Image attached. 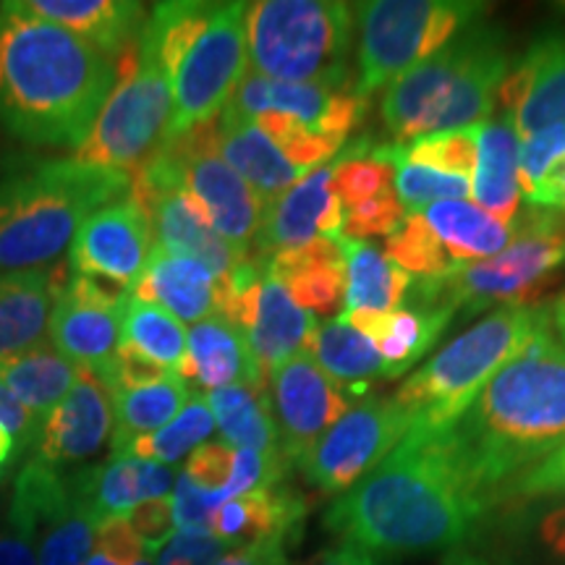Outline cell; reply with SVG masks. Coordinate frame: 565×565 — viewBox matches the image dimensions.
Segmentation results:
<instances>
[{"label": "cell", "instance_id": "obj_1", "mask_svg": "<svg viewBox=\"0 0 565 565\" xmlns=\"http://www.w3.org/2000/svg\"><path fill=\"white\" fill-rule=\"evenodd\" d=\"M487 511L448 433L412 429L370 477L338 494L322 524L341 542L380 555L456 553Z\"/></svg>", "mask_w": 565, "mask_h": 565}, {"label": "cell", "instance_id": "obj_2", "mask_svg": "<svg viewBox=\"0 0 565 565\" xmlns=\"http://www.w3.org/2000/svg\"><path fill=\"white\" fill-rule=\"evenodd\" d=\"M448 433L466 479L487 508L565 445V343L545 322L492 374Z\"/></svg>", "mask_w": 565, "mask_h": 565}, {"label": "cell", "instance_id": "obj_3", "mask_svg": "<svg viewBox=\"0 0 565 565\" xmlns=\"http://www.w3.org/2000/svg\"><path fill=\"white\" fill-rule=\"evenodd\" d=\"M116 84V58L66 26L0 3V124L34 147H79Z\"/></svg>", "mask_w": 565, "mask_h": 565}, {"label": "cell", "instance_id": "obj_4", "mask_svg": "<svg viewBox=\"0 0 565 565\" xmlns=\"http://www.w3.org/2000/svg\"><path fill=\"white\" fill-rule=\"evenodd\" d=\"M129 192V173L74 158L17 166L0 179V270L55 265L89 215Z\"/></svg>", "mask_w": 565, "mask_h": 565}, {"label": "cell", "instance_id": "obj_5", "mask_svg": "<svg viewBox=\"0 0 565 565\" xmlns=\"http://www.w3.org/2000/svg\"><path fill=\"white\" fill-rule=\"evenodd\" d=\"M503 32L475 24L433 58L387 84L380 113L395 145L463 129L492 116L508 76Z\"/></svg>", "mask_w": 565, "mask_h": 565}, {"label": "cell", "instance_id": "obj_6", "mask_svg": "<svg viewBox=\"0 0 565 565\" xmlns=\"http://www.w3.org/2000/svg\"><path fill=\"white\" fill-rule=\"evenodd\" d=\"M547 320L545 303L498 307L419 366L393 395L395 406L419 433L454 427L492 374L503 370Z\"/></svg>", "mask_w": 565, "mask_h": 565}, {"label": "cell", "instance_id": "obj_7", "mask_svg": "<svg viewBox=\"0 0 565 565\" xmlns=\"http://www.w3.org/2000/svg\"><path fill=\"white\" fill-rule=\"evenodd\" d=\"M356 6L335 0L246 3V47L254 74L291 84H349Z\"/></svg>", "mask_w": 565, "mask_h": 565}, {"label": "cell", "instance_id": "obj_8", "mask_svg": "<svg viewBox=\"0 0 565 565\" xmlns=\"http://www.w3.org/2000/svg\"><path fill=\"white\" fill-rule=\"evenodd\" d=\"M565 265V215L540 212L515 225V238L505 252L482 263L456 265L440 278H414L404 307H443L477 315L500 303H536L550 275Z\"/></svg>", "mask_w": 565, "mask_h": 565}, {"label": "cell", "instance_id": "obj_9", "mask_svg": "<svg viewBox=\"0 0 565 565\" xmlns=\"http://www.w3.org/2000/svg\"><path fill=\"white\" fill-rule=\"evenodd\" d=\"M487 13L469 0H370L356 6V92L370 97L433 58Z\"/></svg>", "mask_w": 565, "mask_h": 565}, {"label": "cell", "instance_id": "obj_10", "mask_svg": "<svg viewBox=\"0 0 565 565\" xmlns=\"http://www.w3.org/2000/svg\"><path fill=\"white\" fill-rule=\"evenodd\" d=\"M173 118V82L137 40L116 58V84L97 113L89 137L74 160L113 171L137 173L168 137Z\"/></svg>", "mask_w": 565, "mask_h": 565}, {"label": "cell", "instance_id": "obj_11", "mask_svg": "<svg viewBox=\"0 0 565 565\" xmlns=\"http://www.w3.org/2000/svg\"><path fill=\"white\" fill-rule=\"evenodd\" d=\"M246 3H215L207 26L175 66L173 118L168 137H179L221 118L249 74Z\"/></svg>", "mask_w": 565, "mask_h": 565}, {"label": "cell", "instance_id": "obj_12", "mask_svg": "<svg viewBox=\"0 0 565 565\" xmlns=\"http://www.w3.org/2000/svg\"><path fill=\"white\" fill-rule=\"evenodd\" d=\"M162 150L179 166L183 192L204 212L212 228L238 252L252 254L263 228L265 204L257 192L221 158L215 145V121L166 137Z\"/></svg>", "mask_w": 565, "mask_h": 565}, {"label": "cell", "instance_id": "obj_13", "mask_svg": "<svg viewBox=\"0 0 565 565\" xmlns=\"http://www.w3.org/2000/svg\"><path fill=\"white\" fill-rule=\"evenodd\" d=\"M408 433L412 419L393 398H370L349 408L301 458L299 469L320 492L343 494L370 477Z\"/></svg>", "mask_w": 565, "mask_h": 565}, {"label": "cell", "instance_id": "obj_14", "mask_svg": "<svg viewBox=\"0 0 565 565\" xmlns=\"http://www.w3.org/2000/svg\"><path fill=\"white\" fill-rule=\"evenodd\" d=\"M131 299L129 282L71 273L51 315L53 349L100 374L124 345V315Z\"/></svg>", "mask_w": 565, "mask_h": 565}, {"label": "cell", "instance_id": "obj_15", "mask_svg": "<svg viewBox=\"0 0 565 565\" xmlns=\"http://www.w3.org/2000/svg\"><path fill=\"white\" fill-rule=\"evenodd\" d=\"M267 398L278 427L280 454L291 466H299L351 408L345 387L338 385L309 351L296 353L267 374Z\"/></svg>", "mask_w": 565, "mask_h": 565}, {"label": "cell", "instance_id": "obj_16", "mask_svg": "<svg viewBox=\"0 0 565 565\" xmlns=\"http://www.w3.org/2000/svg\"><path fill=\"white\" fill-rule=\"evenodd\" d=\"M366 105H370V97L359 95L356 84L330 89L322 84L267 79V76L252 71L244 76L242 87L236 89L223 113L231 118H244V121H254L263 113H282V116H291L309 129L324 134V137L345 141L349 134L364 121Z\"/></svg>", "mask_w": 565, "mask_h": 565}, {"label": "cell", "instance_id": "obj_17", "mask_svg": "<svg viewBox=\"0 0 565 565\" xmlns=\"http://www.w3.org/2000/svg\"><path fill=\"white\" fill-rule=\"evenodd\" d=\"M152 228L129 196L89 215L68 249L71 273L137 286L152 254Z\"/></svg>", "mask_w": 565, "mask_h": 565}, {"label": "cell", "instance_id": "obj_18", "mask_svg": "<svg viewBox=\"0 0 565 565\" xmlns=\"http://www.w3.org/2000/svg\"><path fill=\"white\" fill-rule=\"evenodd\" d=\"M116 414H113L110 387L95 370L79 366L76 383L66 398L42 422V435L34 458L63 469L97 456L113 437Z\"/></svg>", "mask_w": 565, "mask_h": 565}, {"label": "cell", "instance_id": "obj_19", "mask_svg": "<svg viewBox=\"0 0 565 565\" xmlns=\"http://www.w3.org/2000/svg\"><path fill=\"white\" fill-rule=\"evenodd\" d=\"M498 100L519 137L565 124V32L540 34L508 68Z\"/></svg>", "mask_w": 565, "mask_h": 565}, {"label": "cell", "instance_id": "obj_20", "mask_svg": "<svg viewBox=\"0 0 565 565\" xmlns=\"http://www.w3.org/2000/svg\"><path fill=\"white\" fill-rule=\"evenodd\" d=\"M330 166L317 168L265 210L263 228L254 238L257 257L270 259L315 238H341L345 207L330 192Z\"/></svg>", "mask_w": 565, "mask_h": 565}, {"label": "cell", "instance_id": "obj_21", "mask_svg": "<svg viewBox=\"0 0 565 565\" xmlns=\"http://www.w3.org/2000/svg\"><path fill=\"white\" fill-rule=\"evenodd\" d=\"M66 270L58 265L42 270L0 273V364L38 349L51 333V315Z\"/></svg>", "mask_w": 565, "mask_h": 565}, {"label": "cell", "instance_id": "obj_22", "mask_svg": "<svg viewBox=\"0 0 565 565\" xmlns=\"http://www.w3.org/2000/svg\"><path fill=\"white\" fill-rule=\"evenodd\" d=\"M175 374L186 387L221 391L228 385H265L267 377L259 370L249 341L221 315L196 322L189 333L186 356Z\"/></svg>", "mask_w": 565, "mask_h": 565}, {"label": "cell", "instance_id": "obj_23", "mask_svg": "<svg viewBox=\"0 0 565 565\" xmlns=\"http://www.w3.org/2000/svg\"><path fill=\"white\" fill-rule=\"evenodd\" d=\"M74 492L97 521L110 515H124L145 500L168 498L175 487L173 471L166 463L145 461V458L118 456L103 466L71 471Z\"/></svg>", "mask_w": 565, "mask_h": 565}, {"label": "cell", "instance_id": "obj_24", "mask_svg": "<svg viewBox=\"0 0 565 565\" xmlns=\"http://www.w3.org/2000/svg\"><path fill=\"white\" fill-rule=\"evenodd\" d=\"M303 519H307V503L301 494L280 484L225 500L212 513L210 534L223 545L238 547L263 540H286L288 545H299Z\"/></svg>", "mask_w": 565, "mask_h": 565}, {"label": "cell", "instance_id": "obj_25", "mask_svg": "<svg viewBox=\"0 0 565 565\" xmlns=\"http://www.w3.org/2000/svg\"><path fill=\"white\" fill-rule=\"evenodd\" d=\"M454 309L401 307L393 312H343L341 320L370 338L387 364V380L412 370L454 322Z\"/></svg>", "mask_w": 565, "mask_h": 565}, {"label": "cell", "instance_id": "obj_26", "mask_svg": "<svg viewBox=\"0 0 565 565\" xmlns=\"http://www.w3.org/2000/svg\"><path fill=\"white\" fill-rule=\"evenodd\" d=\"M267 275L307 312L330 315L345 303V257L338 238H315L265 259Z\"/></svg>", "mask_w": 565, "mask_h": 565}, {"label": "cell", "instance_id": "obj_27", "mask_svg": "<svg viewBox=\"0 0 565 565\" xmlns=\"http://www.w3.org/2000/svg\"><path fill=\"white\" fill-rule=\"evenodd\" d=\"M134 299L160 301L179 322H202L217 315V278L200 259L154 246L134 286Z\"/></svg>", "mask_w": 565, "mask_h": 565}, {"label": "cell", "instance_id": "obj_28", "mask_svg": "<svg viewBox=\"0 0 565 565\" xmlns=\"http://www.w3.org/2000/svg\"><path fill=\"white\" fill-rule=\"evenodd\" d=\"M215 145L221 158L257 192L265 210L307 175L282 158V152L254 121L223 113L215 121Z\"/></svg>", "mask_w": 565, "mask_h": 565}, {"label": "cell", "instance_id": "obj_29", "mask_svg": "<svg viewBox=\"0 0 565 565\" xmlns=\"http://www.w3.org/2000/svg\"><path fill=\"white\" fill-rule=\"evenodd\" d=\"M519 147L521 137L515 131L513 116L503 113L500 118H487L479 129L477 171L471 175V196L477 207L500 223H515L521 207L519 181Z\"/></svg>", "mask_w": 565, "mask_h": 565}, {"label": "cell", "instance_id": "obj_30", "mask_svg": "<svg viewBox=\"0 0 565 565\" xmlns=\"http://www.w3.org/2000/svg\"><path fill=\"white\" fill-rule=\"evenodd\" d=\"M21 3L26 11L79 34L110 58H118L124 47L139 38L147 19L145 6L134 0H21Z\"/></svg>", "mask_w": 565, "mask_h": 565}, {"label": "cell", "instance_id": "obj_31", "mask_svg": "<svg viewBox=\"0 0 565 565\" xmlns=\"http://www.w3.org/2000/svg\"><path fill=\"white\" fill-rule=\"evenodd\" d=\"M317 328H320L317 317L301 309L278 280L265 275L257 315L252 328L246 330V341L265 377L286 359L309 351Z\"/></svg>", "mask_w": 565, "mask_h": 565}, {"label": "cell", "instance_id": "obj_32", "mask_svg": "<svg viewBox=\"0 0 565 565\" xmlns=\"http://www.w3.org/2000/svg\"><path fill=\"white\" fill-rule=\"evenodd\" d=\"M429 228L445 244L456 265L482 263L505 252L515 238V223H500L477 204L456 200L437 202L422 212Z\"/></svg>", "mask_w": 565, "mask_h": 565}, {"label": "cell", "instance_id": "obj_33", "mask_svg": "<svg viewBox=\"0 0 565 565\" xmlns=\"http://www.w3.org/2000/svg\"><path fill=\"white\" fill-rule=\"evenodd\" d=\"M345 257V312H393L406 301L412 275L370 242L338 238Z\"/></svg>", "mask_w": 565, "mask_h": 565}, {"label": "cell", "instance_id": "obj_34", "mask_svg": "<svg viewBox=\"0 0 565 565\" xmlns=\"http://www.w3.org/2000/svg\"><path fill=\"white\" fill-rule=\"evenodd\" d=\"M207 406L223 440L236 450L280 454L278 427H275L265 385L221 387L207 395Z\"/></svg>", "mask_w": 565, "mask_h": 565}, {"label": "cell", "instance_id": "obj_35", "mask_svg": "<svg viewBox=\"0 0 565 565\" xmlns=\"http://www.w3.org/2000/svg\"><path fill=\"white\" fill-rule=\"evenodd\" d=\"M113 395V414H116V427L110 437V458L126 456L134 440L158 433L168 427L181 408L189 404V387L179 374H171L162 383H154L141 391H116Z\"/></svg>", "mask_w": 565, "mask_h": 565}, {"label": "cell", "instance_id": "obj_36", "mask_svg": "<svg viewBox=\"0 0 565 565\" xmlns=\"http://www.w3.org/2000/svg\"><path fill=\"white\" fill-rule=\"evenodd\" d=\"M76 374L79 366L47 343L0 364V383L42 422L66 398L76 383Z\"/></svg>", "mask_w": 565, "mask_h": 565}, {"label": "cell", "instance_id": "obj_37", "mask_svg": "<svg viewBox=\"0 0 565 565\" xmlns=\"http://www.w3.org/2000/svg\"><path fill=\"white\" fill-rule=\"evenodd\" d=\"M309 353L343 387H353L366 380H387V364L374 343L345 324L341 317L315 330Z\"/></svg>", "mask_w": 565, "mask_h": 565}, {"label": "cell", "instance_id": "obj_38", "mask_svg": "<svg viewBox=\"0 0 565 565\" xmlns=\"http://www.w3.org/2000/svg\"><path fill=\"white\" fill-rule=\"evenodd\" d=\"M97 524L100 521L84 505V500L71 484V498L66 503L42 515L34 526L38 565H87L92 547H95Z\"/></svg>", "mask_w": 565, "mask_h": 565}, {"label": "cell", "instance_id": "obj_39", "mask_svg": "<svg viewBox=\"0 0 565 565\" xmlns=\"http://www.w3.org/2000/svg\"><path fill=\"white\" fill-rule=\"evenodd\" d=\"M124 343L145 351L175 374L186 356L189 335L183 324L160 303L131 299L124 315Z\"/></svg>", "mask_w": 565, "mask_h": 565}, {"label": "cell", "instance_id": "obj_40", "mask_svg": "<svg viewBox=\"0 0 565 565\" xmlns=\"http://www.w3.org/2000/svg\"><path fill=\"white\" fill-rule=\"evenodd\" d=\"M212 433H215V416L210 412L207 398L204 395H192L189 404L181 408V414L168 427L134 440L126 456L168 466L181 461L186 454L192 456Z\"/></svg>", "mask_w": 565, "mask_h": 565}, {"label": "cell", "instance_id": "obj_41", "mask_svg": "<svg viewBox=\"0 0 565 565\" xmlns=\"http://www.w3.org/2000/svg\"><path fill=\"white\" fill-rule=\"evenodd\" d=\"M484 124V121H482ZM482 124L463 126V129L429 134L412 145H393L395 158L412 166L433 168V171L471 179L479 158V129Z\"/></svg>", "mask_w": 565, "mask_h": 565}, {"label": "cell", "instance_id": "obj_42", "mask_svg": "<svg viewBox=\"0 0 565 565\" xmlns=\"http://www.w3.org/2000/svg\"><path fill=\"white\" fill-rule=\"evenodd\" d=\"M383 252L393 265H398L408 275H416V278H440L456 267L445 244L429 228L422 212H412L401 221L398 228L387 236Z\"/></svg>", "mask_w": 565, "mask_h": 565}, {"label": "cell", "instance_id": "obj_43", "mask_svg": "<svg viewBox=\"0 0 565 565\" xmlns=\"http://www.w3.org/2000/svg\"><path fill=\"white\" fill-rule=\"evenodd\" d=\"M330 168H333L330 192L341 200L345 210L353 207V204L372 200V196H377L380 192L393 186V162L385 160L377 147L370 150L366 139L351 145Z\"/></svg>", "mask_w": 565, "mask_h": 565}, {"label": "cell", "instance_id": "obj_44", "mask_svg": "<svg viewBox=\"0 0 565 565\" xmlns=\"http://www.w3.org/2000/svg\"><path fill=\"white\" fill-rule=\"evenodd\" d=\"M377 150L385 160L393 162V168H395L393 189L406 210H412V212L427 210L437 202H456V200H466V196H471L469 179L440 173V171H433V168L412 166V162L398 160L393 152V145H383V147H377Z\"/></svg>", "mask_w": 565, "mask_h": 565}, {"label": "cell", "instance_id": "obj_45", "mask_svg": "<svg viewBox=\"0 0 565 565\" xmlns=\"http://www.w3.org/2000/svg\"><path fill=\"white\" fill-rule=\"evenodd\" d=\"M254 124L278 147L282 158L291 162L294 168H299L301 173H312L317 168H322V162L338 154V150L345 145L343 139L324 137V134L309 129V126H303L291 116H282V113H263V116L254 118Z\"/></svg>", "mask_w": 565, "mask_h": 565}, {"label": "cell", "instance_id": "obj_46", "mask_svg": "<svg viewBox=\"0 0 565 565\" xmlns=\"http://www.w3.org/2000/svg\"><path fill=\"white\" fill-rule=\"evenodd\" d=\"M406 217V207L401 204L395 189H385L372 200L362 204H353L345 210L343 233L341 238H351V242H366L374 236H391L398 228L401 221Z\"/></svg>", "mask_w": 565, "mask_h": 565}, {"label": "cell", "instance_id": "obj_47", "mask_svg": "<svg viewBox=\"0 0 565 565\" xmlns=\"http://www.w3.org/2000/svg\"><path fill=\"white\" fill-rule=\"evenodd\" d=\"M171 370L154 362L152 356H147L145 351L134 349V345L124 343L118 349L113 362L100 372L103 383L110 387V393L116 391H141V387H150L154 383L171 377Z\"/></svg>", "mask_w": 565, "mask_h": 565}, {"label": "cell", "instance_id": "obj_48", "mask_svg": "<svg viewBox=\"0 0 565 565\" xmlns=\"http://www.w3.org/2000/svg\"><path fill=\"white\" fill-rule=\"evenodd\" d=\"M515 532L529 536L547 565H565V500L536 508L526 521L515 515Z\"/></svg>", "mask_w": 565, "mask_h": 565}, {"label": "cell", "instance_id": "obj_49", "mask_svg": "<svg viewBox=\"0 0 565 565\" xmlns=\"http://www.w3.org/2000/svg\"><path fill=\"white\" fill-rule=\"evenodd\" d=\"M565 152V124L550 126L521 139L519 147V181L524 189V196L532 194V189L540 183L542 175L553 162Z\"/></svg>", "mask_w": 565, "mask_h": 565}, {"label": "cell", "instance_id": "obj_50", "mask_svg": "<svg viewBox=\"0 0 565 565\" xmlns=\"http://www.w3.org/2000/svg\"><path fill=\"white\" fill-rule=\"evenodd\" d=\"M233 461H236V448L228 443H204L200 448L189 456L186 475L192 482L200 487L204 492H212L221 498L223 487L228 484L231 471H233Z\"/></svg>", "mask_w": 565, "mask_h": 565}, {"label": "cell", "instance_id": "obj_51", "mask_svg": "<svg viewBox=\"0 0 565 565\" xmlns=\"http://www.w3.org/2000/svg\"><path fill=\"white\" fill-rule=\"evenodd\" d=\"M171 500L175 529L179 532H210L212 513L217 511V505H223V500L217 494L200 490L186 475L175 479Z\"/></svg>", "mask_w": 565, "mask_h": 565}, {"label": "cell", "instance_id": "obj_52", "mask_svg": "<svg viewBox=\"0 0 565 565\" xmlns=\"http://www.w3.org/2000/svg\"><path fill=\"white\" fill-rule=\"evenodd\" d=\"M129 524L134 529V534L139 536L141 545H145L147 553H160L162 547L171 542V536L175 534V519H173V500L171 494L168 498H154V500H145L137 508H131L126 513Z\"/></svg>", "mask_w": 565, "mask_h": 565}, {"label": "cell", "instance_id": "obj_53", "mask_svg": "<svg viewBox=\"0 0 565 565\" xmlns=\"http://www.w3.org/2000/svg\"><path fill=\"white\" fill-rule=\"evenodd\" d=\"M92 553L108 557V561L116 565H137L145 561V557H150L139 536L134 534L126 515H110V519L97 524L95 547H92Z\"/></svg>", "mask_w": 565, "mask_h": 565}, {"label": "cell", "instance_id": "obj_54", "mask_svg": "<svg viewBox=\"0 0 565 565\" xmlns=\"http://www.w3.org/2000/svg\"><path fill=\"white\" fill-rule=\"evenodd\" d=\"M545 494H565V445L545 458L524 477H519L508 490L500 494L503 500H526V498H545Z\"/></svg>", "mask_w": 565, "mask_h": 565}, {"label": "cell", "instance_id": "obj_55", "mask_svg": "<svg viewBox=\"0 0 565 565\" xmlns=\"http://www.w3.org/2000/svg\"><path fill=\"white\" fill-rule=\"evenodd\" d=\"M223 547L210 532H175L154 565H212L223 555Z\"/></svg>", "mask_w": 565, "mask_h": 565}, {"label": "cell", "instance_id": "obj_56", "mask_svg": "<svg viewBox=\"0 0 565 565\" xmlns=\"http://www.w3.org/2000/svg\"><path fill=\"white\" fill-rule=\"evenodd\" d=\"M0 427H6L13 437H17L24 456L38 448L42 435V419L21 404L17 395H13L3 383H0Z\"/></svg>", "mask_w": 565, "mask_h": 565}, {"label": "cell", "instance_id": "obj_57", "mask_svg": "<svg viewBox=\"0 0 565 565\" xmlns=\"http://www.w3.org/2000/svg\"><path fill=\"white\" fill-rule=\"evenodd\" d=\"M286 540H263L249 542L236 550H228L212 565H291Z\"/></svg>", "mask_w": 565, "mask_h": 565}, {"label": "cell", "instance_id": "obj_58", "mask_svg": "<svg viewBox=\"0 0 565 565\" xmlns=\"http://www.w3.org/2000/svg\"><path fill=\"white\" fill-rule=\"evenodd\" d=\"M526 200L545 212H565V152L547 168Z\"/></svg>", "mask_w": 565, "mask_h": 565}, {"label": "cell", "instance_id": "obj_59", "mask_svg": "<svg viewBox=\"0 0 565 565\" xmlns=\"http://www.w3.org/2000/svg\"><path fill=\"white\" fill-rule=\"evenodd\" d=\"M0 565H38L34 536L11 521L0 526Z\"/></svg>", "mask_w": 565, "mask_h": 565}, {"label": "cell", "instance_id": "obj_60", "mask_svg": "<svg viewBox=\"0 0 565 565\" xmlns=\"http://www.w3.org/2000/svg\"><path fill=\"white\" fill-rule=\"evenodd\" d=\"M309 565H387L380 561L370 550L349 545V542H338L335 547L322 550Z\"/></svg>", "mask_w": 565, "mask_h": 565}, {"label": "cell", "instance_id": "obj_61", "mask_svg": "<svg viewBox=\"0 0 565 565\" xmlns=\"http://www.w3.org/2000/svg\"><path fill=\"white\" fill-rule=\"evenodd\" d=\"M21 458H24V450H21L17 437L6 427H0V484L19 469Z\"/></svg>", "mask_w": 565, "mask_h": 565}, {"label": "cell", "instance_id": "obj_62", "mask_svg": "<svg viewBox=\"0 0 565 565\" xmlns=\"http://www.w3.org/2000/svg\"><path fill=\"white\" fill-rule=\"evenodd\" d=\"M445 565H487L484 561H479V557L469 555V553H450L448 561H445Z\"/></svg>", "mask_w": 565, "mask_h": 565}, {"label": "cell", "instance_id": "obj_63", "mask_svg": "<svg viewBox=\"0 0 565 565\" xmlns=\"http://www.w3.org/2000/svg\"><path fill=\"white\" fill-rule=\"evenodd\" d=\"M87 565H116V563H110L108 557H103V555L92 553V555H89V561H87ZM137 565H154V563H152V555H150V557H145V561L137 563Z\"/></svg>", "mask_w": 565, "mask_h": 565}]
</instances>
